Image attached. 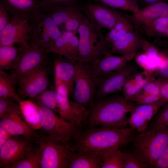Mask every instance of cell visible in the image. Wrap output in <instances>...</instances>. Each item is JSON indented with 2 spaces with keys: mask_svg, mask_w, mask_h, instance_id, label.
Returning <instances> with one entry per match:
<instances>
[{
  "mask_svg": "<svg viewBox=\"0 0 168 168\" xmlns=\"http://www.w3.org/2000/svg\"><path fill=\"white\" fill-rule=\"evenodd\" d=\"M134 129L101 126L81 130L73 141L75 152H102L111 148L121 147L131 142Z\"/></svg>",
  "mask_w": 168,
  "mask_h": 168,
  "instance_id": "1",
  "label": "cell"
},
{
  "mask_svg": "<svg viewBox=\"0 0 168 168\" xmlns=\"http://www.w3.org/2000/svg\"><path fill=\"white\" fill-rule=\"evenodd\" d=\"M135 105L120 95L98 99L89 108L87 122L90 127L124 128L127 124V114Z\"/></svg>",
  "mask_w": 168,
  "mask_h": 168,
  "instance_id": "2",
  "label": "cell"
},
{
  "mask_svg": "<svg viewBox=\"0 0 168 168\" xmlns=\"http://www.w3.org/2000/svg\"><path fill=\"white\" fill-rule=\"evenodd\" d=\"M102 28L84 16L78 31L81 63L88 68L108 52Z\"/></svg>",
  "mask_w": 168,
  "mask_h": 168,
  "instance_id": "3",
  "label": "cell"
},
{
  "mask_svg": "<svg viewBox=\"0 0 168 168\" xmlns=\"http://www.w3.org/2000/svg\"><path fill=\"white\" fill-rule=\"evenodd\" d=\"M134 151L147 166L155 168L168 144V128L155 127L134 137Z\"/></svg>",
  "mask_w": 168,
  "mask_h": 168,
  "instance_id": "4",
  "label": "cell"
},
{
  "mask_svg": "<svg viewBox=\"0 0 168 168\" xmlns=\"http://www.w3.org/2000/svg\"><path fill=\"white\" fill-rule=\"evenodd\" d=\"M36 139L40 168H69L75 152L72 144L54 140L42 131Z\"/></svg>",
  "mask_w": 168,
  "mask_h": 168,
  "instance_id": "5",
  "label": "cell"
},
{
  "mask_svg": "<svg viewBox=\"0 0 168 168\" xmlns=\"http://www.w3.org/2000/svg\"><path fill=\"white\" fill-rule=\"evenodd\" d=\"M28 22V44L31 46L46 52L62 35V30L48 13L43 12Z\"/></svg>",
  "mask_w": 168,
  "mask_h": 168,
  "instance_id": "6",
  "label": "cell"
},
{
  "mask_svg": "<svg viewBox=\"0 0 168 168\" xmlns=\"http://www.w3.org/2000/svg\"><path fill=\"white\" fill-rule=\"evenodd\" d=\"M38 105L41 116V130L54 140L65 144H72V142L81 129L63 119L53 111Z\"/></svg>",
  "mask_w": 168,
  "mask_h": 168,
  "instance_id": "7",
  "label": "cell"
},
{
  "mask_svg": "<svg viewBox=\"0 0 168 168\" xmlns=\"http://www.w3.org/2000/svg\"><path fill=\"white\" fill-rule=\"evenodd\" d=\"M83 1L81 8L83 14L102 28H112L117 23L129 18L126 13L100 2Z\"/></svg>",
  "mask_w": 168,
  "mask_h": 168,
  "instance_id": "8",
  "label": "cell"
},
{
  "mask_svg": "<svg viewBox=\"0 0 168 168\" xmlns=\"http://www.w3.org/2000/svg\"><path fill=\"white\" fill-rule=\"evenodd\" d=\"M37 138L12 136L0 147V168H12L34 149Z\"/></svg>",
  "mask_w": 168,
  "mask_h": 168,
  "instance_id": "9",
  "label": "cell"
},
{
  "mask_svg": "<svg viewBox=\"0 0 168 168\" xmlns=\"http://www.w3.org/2000/svg\"><path fill=\"white\" fill-rule=\"evenodd\" d=\"M58 113L62 118L81 129L87 122L90 110L75 101L69 100L66 88L57 91Z\"/></svg>",
  "mask_w": 168,
  "mask_h": 168,
  "instance_id": "10",
  "label": "cell"
},
{
  "mask_svg": "<svg viewBox=\"0 0 168 168\" xmlns=\"http://www.w3.org/2000/svg\"><path fill=\"white\" fill-rule=\"evenodd\" d=\"M44 65L16 78L19 94L23 98L35 99L47 90L49 85L48 73Z\"/></svg>",
  "mask_w": 168,
  "mask_h": 168,
  "instance_id": "11",
  "label": "cell"
},
{
  "mask_svg": "<svg viewBox=\"0 0 168 168\" xmlns=\"http://www.w3.org/2000/svg\"><path fill=\"white\" fill-rule=\"evenodd\" d=\"M76 74L72 96L74 101L87 108L93 102L96 86L89 68L83 63L75 64Z\"/></svg>",
  "mask_w": 168,
  "mask_h": 168,
  "instance_id": "12",
  "label": "cell"
},
{
  "mask_svg": "<svg viewBox=\"0 0 168 168\" xmlns=\"http://www.w3.org/2000/svg\"><path fill=\"white\" fill-rule=\"evenodd\" d=\"M18 57L12 68V74L16 78L19 76L44 65L48 54L46 51L29 44L20 45Z\"/></svg>",
  "mask_w": 168,
  "mask_h": 168,
  "instance_id": "13",
  "label": "cell"
},
{
  "mask_svg": "<svg viewBox=\"0 0 168 168\" xmlns=\"http://www.w3.org/2000/svg\"><path fill=\"white\" fill-rule=\"evenodd\" d=\"M136 72L135 65L128 62L121 69L105 76L98 83L95 97L98 100L122 91L127 80Z\"/></svg>",
  "mask_w": 168,
  "mask_h": 168,
  "instance_id": "14",
  "label": "cell"
},
{
  "mask_svg": "<svg viewBox=\"0 0 168 168\" xmlns=\"http://www.w3.org/2000/svg\"><path fill=\"white\" fill-rule=\"evenodd\" d=\"M137 54L114 56L109 52L89 68L91 77L96 86L102 78L125 66Z\"/></svg>",
  "mask_w": 168,
  "mask_h": 168,
  "instance_id": "15",
  "label": "cell"
},
{
  "mask_svg": "<svg viewBox=\"0 0 168 168\" xmlns=\"http://www.w3.org/2000/svg\"><path fill=\"white\" fill-rule=\"evenodd\" d=\"M29 29L27 21L11 18L9 22L0 31V45H29Z\"/></svg>",
  "mask_w": 168,
  "mask_h": 168,
  "instance_id": "16",
  "label": "cell"
},
{
  "mask_svg": "<svg viewBox=\"0 0 168 168\" xmlns=\"http://www.w3.org/2000/svg\"><path fill=\"white\" fill-rule=\"evenodd\" d=\"M166 103L162 99L150 104L135 105L127 119V124L140 133L145 132L149 122Z\"/></svg>",
  "mask_w": 168,
  "mask_h": 168,
  "instance_id": "17",
  "label": "cell"
},
{
  "mask_svg": "<svg viewBox=\"0 0 168 168\" xmlns=\"http://www.w3.org/2000/svg\"><path fill=\"white\" fill-rule=\"evenodd\" d=\"M11 18L30 19L43 12L40 0H0Z\"/></svg>",
  "mask_w": 168,
  "mask_h": 168,
  "instance_id": "18",
  "label": "cell"
},
{
  "mask_svg": "<svg viewBox=\"0 0 168 168\" xmlns=\"http://www.w3.org/2000/svg\"><path fill=\"white\" fill-rule=\"evenodd\" d=\"M0 127L5 129L12 136L36 138L39 135V131L33 129L25 121L19 106L6 116L0 119Z\"/></svg>",
  "mask_w": 168,
  "mask_h": 168,
  "instance_id": "19",
  "label": "cell"
},
{
  "mask_svg": "<svg viewBox=\"0 0 168 168\" xmlns=\"http://www.w3.org/2000/svg\"><path fill=\"white\" fill-rule=\"evenodd\" d=\"M145 38L140 32L134 29L112 43L109 52L121 55L137 54L142 50Z\"/></svg>",
  "mask_w": 168,
  "mask_h": 168,
  "instance_id": "20",
  "label": "cell"
},
{
  "mask_svg": "<svg viewBox=\"0 0 168 168\" xmlns=\"http://www.w3.org/2000/svg\"><path fill=\"white\" fill-rule=\"evenodd\" d=\"M162 17L168 18V3L165 1L147 6L129 16V19L134 28L144 23Z\"/></svg>",
  "mask_w": 168,
  "mask_h": 168,
  "instance_id": "21",
  "label": "cell"
},
{
  "mask_svg": "<svg viewBox=\"0 0 168 168\" xmlns=\"http://www.w3.org/2000/svg\"><path fill=\"white\" fill-rule=\"evenodd\" d=\"M155 77L153 73L144 70L136 72L128 79L124 84L122 90L123 96L126 100L132 101L145 85Z\"/></svg>",
  "mask_w": 168,
  "mask_h": 168,
  "instance_id": "22",
  "label": "cell"
},
{
  "mask_svg": "<svg viewBox=\"0 0 168 168\" xmlns=\"http://www.w3.org/2000/svg\"><path fill=\"white\" fill-rule=\"evenodd\" d=\"M54 66V78L63 83L68 89L69 95L72 96L76 74L75 64L56 59Z\"/></svg>",
  "mask_w": 168,
  "mask_h": 168,
  "instance_id": "23",
  "label": "cell"
},
{
  "mask_svg": "<svg viewBox=\"0 0 168 168\" xmlns=\"http://www.w3.org/2000/svg\"><path fill=\"white\" fill-rule=\"evenodd\" d=\"M148 38L168 39V18L162 17L144 23L134 28Z\"/></svg>",
  "mask_w": 168,
  "mask_h": 168,
  "instance_id": "24",
  "label": "cell"
},
{
  "mask_svg": "<svg viewBox=\"0 0 168 168\" xmlns=\"http://www.w3.org/2000/svg\"><path fill=\"white\" fill-rule=\"evenodd\" d=\"M102 152H75L69 168H100L103 161Z\"/></svg>",
  "mask_w": 168,
  "mask_h": 168,
  "instance_id": "25",
  "label": "cell"
},
{
  "mask_svg": "<svg viewBox=\"0 0 168 168\" xmlns=\"http://www.w3.org/2000/svg\"><path fill=\"white\" fill-rule=\"evenodd\" d=\"M21 115L26 123L34 129L41 130V116L38 105L30 100L18 102Z\"/></svg>",
  "mask_w": 168,
  "mask_h": 168,
  "instance_id": "26",
  "label": "cell"
},
{
  "mask_svg": "<svg viewBox=\"0 0 168 168\" xmlns=\"http://www.w3.org/2000/svg\"><path fill=\"white\" fill-rule=\"evenodd\" d=\"M16 83V78L13 75L0 71V98L11 97L18 103L21 99L15 91Z\"/></svg>",
  "mask_w": 168,
  "mask_h": 168,
  "instance_id": "27",
  "label": "cell"
},
{
  "mask_svg": "<svg viewBox=\"0 0 168 168\" xmlns=\"http://www.w3.org/2000/svg\"><path fill=\"white\" fill-rule=\"evenodd\" d=\"M19 52V48L14 45H0V71L12 69Z\"/></svg>",
  "mask_w": 168,
  "mask_h": 168,
  "instance_id": "28",
  "label": "cell"
},
{
  "mask_svg": "<svg viewBox=\"0 0 168 168\" xmlns=\"http://www.w3.org/2000/svg\"><path fill=\"white\" fill-rule=\"evenodd\" d=\"M120 147H114L103 152L101 168H124L122 151Z\"/></svg>",
  "mask_w": 168,
  "mask_h": 168,
  "instance_id": "29",
  "label": "cell"
},
{
  "mask_svg": "<svg viewBox=\"0 0 168 168\" xmlns=\"http://www.w3.org/2000/svg\"><path fill=\"white\" fill-rule=\"evenodd\" d=\"M81 4L59 7L48 13L59 27L74 13L81 8Z\"/></svg>",
  "mask_w": 168,
  "mask_h": 168,
  "instance_id": "30",
  "label": "cell"
},
{
  "mask_svg": "<svg viewBox=\"0 0 168 168\" xmlns=\"http://www.w3.org/2000/svg\"><path fill=\"white\" fill-rule=\"evenodd\" d=\"M79 43L78 37L75 34L68 41L64 48L63 57L66 61L73 64L81 63Z\"/></svg>",
  "mask_w": 168,
  "mask_h": 168,
  "instance_id": "31",
  "label": "cell"
},
{
  "mask_svg": "<svg viewBox=\"0 0 168 168\" xmlns=\"http://www.w3.org/2000/svg\"><path fill=\"white\" fill-rule=\"evenodd\" d=\"M102 3L109 7L124 11H129L133 13L139 10L138 0H91Z\"/></svg>",
  "mask_w": 168,
  "mask_h": 168,
  "instance_id": "32",
  "label": "cell"
},
{
  "mask_svg": "<svg viewBox=\"0 0 168 168\" xmlns=\"http://www.w3.org/2000/svg\"><path fill=\"white\" fill-rule=\"evenodd\" d=\"M35 99L37 104L54 112H58L57 93L55 90H46Z\"/></svg>",
  "mask_w": 168,
  "mask_h": 168,
  "instance_id": "33",
  "label": "cell"
},
{
  "mask_svg": "<svg viewBox=\"0 0 168 168\" xmlns=\"http://www.w3.org/2000/svg\"><path fill=\"white\" fill-rule=\"evenodd\" d=\"M12 168H40V158L37 142L34 149L24 158L13 165Z\"/></svg>",
  "mask_w": 168,
  "mask_h": 168,
  "instance_id": "34",
  "label": "cell"
},
{
  "mask_svg": "<svg viewBox=\"0 0 168 168\" xmlns=\"http://www.w3.org/2000/svg\"><path fill=\"white\" fill-rule=\"evenodd\" d=\"M85 0H40L42 12L49 13L57 8L81 4Z\"/></svg>",
  "mask_w": 168,
  "mask_h": 168,
  "instance_id": "35",
  "label": "cell"
},
{
  "mask_svg": "<svg viewBox=\"0 0 168 168\" xmlns=\"http://www.w3.org/2000/svg\"><path fill=\"white\" fill-rule=\"evenodd\" d=\"M122 158L124 168H148L134 151H122Z\"/></svg>",
  "mask_w": 168,
  "mask_h": 168,
  "instance_id": "36",
  "label": "cell"
},
{
  "mask_svg": "<svg viewBox=\"0 0 168 168\" xmlns=\"http://www.w3.org/2000/svg\"><path fill=\"white\" fill-rule=\"evenodd\" d=\"M84 16V15L80 8L71 16L64 23V30H63L71 32L76 34L78 33V29Z\"/></svg>",
  "mask_w": 168,
  "mask_h": 168,
  "instance_id": "37",
  "label": "cell"
},
{
  "mask_svg": "<svg viewBox=\"0 0 168 168\" xmlns=\"http://www.w3.org/2000/svg\"><path fill=\"white\" fill-rule=\"evenodd\" d=\"M11 97L0 98V118L5 117L19 106L18 102Z\"/></svg>",
  "mask_w": 168,
  "mask_h": 168,
  "instance_id": "38",
  "label": "cell"
},
{
  "mask_svg": "<svg viewBox=\"0 0 168 168\" xmlns=\"http://www.w3.org/2000/svg\"><path fill=\"white\" fill-rule=\"evenodd\" d=\"M161 53L162 57V63L153 74L156 78L165 80L168 79V48L161 50Z\"/></svg>",
  "mask_w": 168,
  "mask_h": 168,
  "instance_id": "39",
  "label": "cell"
},
{
  "mask_svg": "<svg viewBox=\"0 0 168 168\" xmlns=\"http://www.w3.org/2000/svg\"><path fill=\"white\" fill-rule=\"evenodd\" d=\"M162 81L161 79L154 78L145 85L140 92L161 96L160 87Z\"/></svg>",
  "mask_w": 168,
  "mask_h": 168,
  "instance_id": "40",
  "label": "cell"
},
{
  "mask_svg": "<svg viewBox=\"0 0 168 168\" xmlns=\"http://www.w3.org/2000/svg\"><path fill=\"white\" fill-rule=\"evenodd\" d=\"M162 99L160 96L152 95L140 92L133 99L132 101L138 105H147L155 103Z\"/></svg>",
  "mask_w": 168,
  "mask_h": 168,
  "instance_id": "41",
  "label": "cell"
},
{
  "mask_svg": "<svg viewBox=\"0 0 168 168\" xmlns=\"http://www.w3.org/2000/svg\"><path fill=\"white\" fill-rule=\"evenodd\" d=\"M155 127L168 128V103L161 108L158 114Z\"/></svg>",
  "mask_w": 168,
  "mask_h": 168,
  "instance_id": "42",
  "label": "cell"
},
{
  "mask_svg": "<svg viewBox=\"0 0 168 168\" xmlns=\"http://www.w3.org/2000/svg\"><path fill=\"white\" fill-rule=\"evenodd\" d=\"M131 23V22L128 18L118 22L110 30L109 32L106 34L105 36V40L109 45L110 44L111 41L115 34Z\"/></svg>",
  "mask_w": 168,
  "mask_h": 168,
  "instance_id": "43",
  "label": "cell"
},
{
  "mask_svg": "<svg viewBox=\"0 0 168 168\" xmlns=\"http://www.w3.org/2000/svg\"><path fill=\"white\" fill-rule=\"evenodd\" d=\"M11 17L5 8L0 5V31L10 21Z\"/></svg>",
  "mask_w": 168,
  "mask_h": 168,
  "instance_id": "44",
  "label": "cell"
},
{
  "mask_svg": "<svg viewBox=\"0 0 168 168\" xmlns=\"http://www.w3.org/2000/svg\"><path fill=\"white\" fill-rule=\"evenodd\" d=\"M155 168H168V144Z\"/></svg>",
  "mask_w": 168,
  "mask_h": 168,
  "instance_id": "45",
  "label": "cell"
},
{
  "mask_svg": "<svg viewBox=\"0 0 168 168\" xmlns=\"http://www.w3.org/2000/svg\"><path fill=\"white\" fill-rule=\"evenodd\" d=\"M162 80L160 87V96L162 99L168 103V79Z\"/></svg>",
  "mask_w": 168,
  "mask_h": 168,
  "instance_id": "46",
  "label": "cell"
},
{
  "mask_svg": "<svg viewBox=\"0 0 168 168\" xmlns=\"http://www.w3.org/2000/svg\"><path fill=\"white\" fill-rule=\"evenodd\" d=\"M12 136L6 130L0 127V147L7 142Z\"/></svg>",
  "mask_w": 168,
  "mask_h": 168,
  "instance_id": "47",
  "label": "cell"
},
{
  "mask_svg": "<svg viewBox=\"0 0 168 168\" xmlns=\"http://www.w3.org/2000/svg\"><path fill=\"white\" fill-rule=\"evenodd\" d=\"M139 9L147 6L157 2L165 1L168 3V0H138Z\"/></svg>",
  "mask_w": 168,
  "mask_h": 168,
  "instance_id": "48",
  "label": "cell"
}]
</instances>
